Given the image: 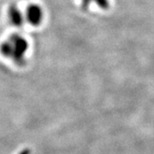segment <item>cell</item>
<instances>
[{"mask_svg": "<svg viewBox=\"0 0 154 154\" xmlns=\"http://www.w3.org/2000/svg\"><path fill=\"white\" fill-rule=\"evenodd\" d=\"M7 18L11 25L16 28L24 26L36 28L44 21L45 12L41 5L36 3H28L23 7L14 4L8 9Z\"/></svg>", "mask_w": 154, "mask_h": 154, "instance_id": "1", "label": "cell"}, {"mask_svg": "<svg viewBox=\"0 0 154 154\" xmlns=\"http://www.w3.org/2000/svg\"><path fill=\"white\" fill-rule=\"evenodd\" d=\"M29 49L28 38L18 33L9 35L0 43V55L15 65L27 62Z\"/></svg>", "mask_w": 154, "mask_h": 154, "instance_id": "2", "label": "cell"}]
</instances>
